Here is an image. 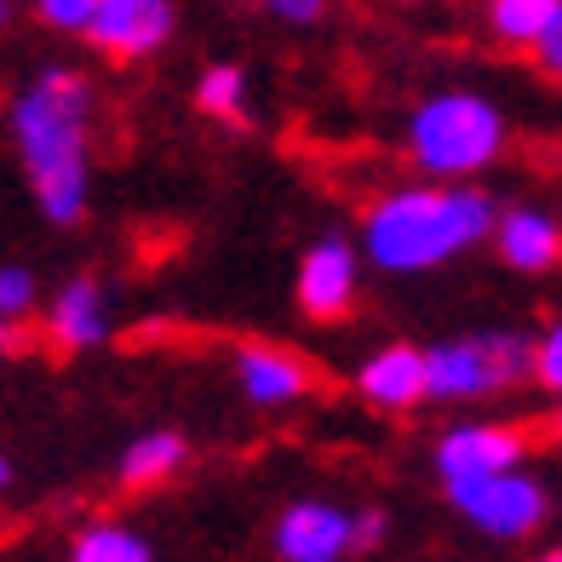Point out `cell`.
I'll return each instance as SVG.
<instances>
[{
	"instance_id": "ffe728a7",
	"label": "cell",
	"mask_w": 562,
	"mask_h": 562,
	"mask_svg": "<svg viewBox=\"0 0 562 562\" xmlns=\"http://www.w3.org/2000/svg\"><path fill=\"white\" fill-rule=\"evenodd\" d=\"M533 379H540V385L562 402V316L546 327L540 339H533Z\"/></svg>"
},
{
	"instance_id": "52a82bcc",
	"label": "cell",
	"mask_w": 562,
	"mask_h": 562,
	"mask_svg": "<svg viewBox=\"0 0 562 562\" xmlns=\"http://www.w3.org/2000/svg\"><path fill=\"white\" fill-rule=\"evenodd\" d=\"M437 476L448 482H471V476H494V471H517L528 459V430L499 425V419H465L448 425L437 437Z\"/></svg>"
},
{
	"instance_id": "9c48e42d",
	"label": "cell",
	"mask_w": 562,
	"mask_h": 562,
	"mask_svg": "<svg viewBox=\"0 0 562 562\" xmlns=\"http://www.w3.org/2000/svg\"><path fill=\"white\" fill-rule=\"evenodd\" d=\"M356 551V510L327 499H299L276 522V557L281 562H345Z\"/></svg>"
},
{
	"instance_id": "ac0fdd59",
	"label": "cell",
	"mask_w": 562,
	"mask_h": 562,
	"mask_svg": "<svg viewBox=\"0 0 562 562\" xmlns=\"http://www.w3.org/2000/svg\"><path fill=\"white\" fill-rule=\"evenodd\" d=\"M41 311V281L30 265H0V322H23Z\"/></svg>"
},
{
	"instance_id": "7c38bea8",
	"label": "cell",
	"mask_w": 562,
	"mask_h": 562,
	"mask_svg": "<svg viewBox=\"0 0 562 562\" xmlns=\"http://www.w3.org/2000/svg\"><path fill=\"white\" fill-rule=\"evenodd\" d=\"M494 252L517 276H551L562 265V218L546 207H499Z\"/></svg>"
},
{
	"instance_id": "5bb4252c",
	"label": "cell",
	"mask_w": 562,
	"mask_h": 562,
	"mask_svg": "<svg viewBox=\"0 0 562 562\" xmlns=\"http://www.w3.org/2000/svg\"><path fill=\"white\" fill-rule=\"evenodd\" d=\"M178 465H184V437L178 430H144V437L126 442L115 476H121V488H156Z\"/></svg>"
},
{
	"instance_id": "8992f818",
	"label": "cell",
	"mask_w": 562,
	"mask_h": 562,
	"mask_svg": "<svg viewBox=\"0 0 562 562\" xmlns=\"http://www.w3.org/2000/svg\"><path fill=\"white\" fill-rule=\"evenodd\" d=\"M362 270H368V252L362 241L339 236V229H327L304 247V259L293 270V299L299 311L311 322H345L356 311V299H362Z\"/></svg>"
},
{
	"instance_id": "2e32d148",
	"label": "cell",
	"mask_w": 562,
	"mask_h": 562,
	"mask_svg": "<svg viewBox=\"0 0 562 562\" xmlns=\"http://www.w3.org/2000/svg\"><path fill=\"white\" fill-rule=\"evenodd\" d=\"M195 110L207 121H224V126L247 121V69L241 64H207L195 75Z\"/></svg>"
},
{
	"instance_id": "8fae6325",
	"label": "cell",
	"mask_w": 562,
	"mask_h": 562,
	"mask_svg": "<svg viewBox=\"0 0 562 562\" xmlns=\"http://www.w3.org/2000/svg\"><path fill=\"white\" fill-rule=\"evenodd\" d=\"M46 339H53L58 350H98L110 339V293L98 276H69L53 288V299H46Z\"/></svg>"
},
{
	"instance_id": "e0dca14e",
	"label": "cell",
	"mask_w": 562,
	"mask_h": 562,
	"mask_svg": "<svg viewBox=\"0 0 562 562\" xmlns=\"http://www.w3.org/2000/svg\"><path fill=\"white\" fill-rule=\"evenodd\" d=\"M69 562H156V557H149V546L138 540L133 528H121V522H92V528L75 533Z\"/></svg>"
},
{
	"instance_id": "9a60e30c",
	"label": "cell",
	"mask_w": 562,
	"mask_h": 562,
	"mask_svg": "<svg viewBox=\"0 0 562 562\" xmlns=\"http://www.w3.org/2000/svg\"><path fill=\"white\" fill-rule=\"evenodd\" d=\"M562 0H488V35L499 46H510V53H533V41H540L551 30Z\"/></svg>"
},
{
	"instance_id": "30bf717a",
	"label": "cell",
	"mask_w": 562,
	"mask_h": 562,
	"mask_svg": "<svg viewBox=\"0 0 562 562\" xmlns=\"http://www.w3.org/2000/svg\"><path fill=\"white\" fill-rule=\"evenodd\" d=\"M356 396L379 414H407V407L430 402V373H425V350L419 345H379L362 356L356 368Z\"/></svg>"
},
{
	"instance_id": "3957f363",
	"label": "cell",
	"mask_w": 562,
	"mask_h": 562,
	"mask_svg": "<svg viewBox=\"0 0 562 562\" xmlns=\"http://www.w3.org/2000/svg\"><path fill=\"white\" fill-rule=\"evenodd\" d=\"M510 144V121L494 98H482L471 87H437L425 92L402 121V149L414 161L419 178H448L465 184L482 178Z\"/></svg>"
},
{
	"instance_id": "d6986e66",
	"label": "cell",
	"mask_w": 562,
	"mask_h": 562,
	"mask_svg": "<svg viewBox=\"0 0 562 562\" xmlns=\"http://www.w3.org/2000/svg\"><path fill=\"white\" fill-rule=\"evenodd\" d=\"M104 0H35V18L46 30H64V35H87V23L98 18Z\"/></svg>"
},
{
	"instance_id": "f546056e",
	"label": "cell",
	"mask_w": 562,
	"mask_h": 562,
	"mask_svg": "<svg viewBox=\"0 0 562 562\" xmlns=\"http://www.w3.org/2000/svg\"><path fill=\"white\" fill-rule=\"evenodd\" d=\"M247 7H270V0H247Z\"/></svg>"
},
{
	"instance_id": "44dd1931",
	"label": "cell",
	"mask_w": 562,
	"mask_h": 562,
	"mask_svg": "<svg viewBox=\"0 0 562 562\" xmlns=\"http://www.w3.org/2000/svg\"><path fill=\"white\" fill-rule=\"evenodd\" d=\"M528 58H533V69H540L546 81H562V7H557V18H551V30L533 41Z\"/></svg>"
},
{
	"instance_id": "7a4b0ae2",
	"label": "cell",
	"mask_w": 562,
	"mask_h": 562,
	"mask_svg": "<svg viewBox=\"0 0 562 562\" xmlns=\"http://www.w3.org/2000/svg\"><path fill=\"white\" fill-rule=\"evenodd\" d=\"M499 201L482 184H391L362 207V252L379 276H430L459 252L494 241Z\"/></svg>"
},
{
	"instance_id": "d4e9b609",
	"label": "cell",
	"mask_w": 562,
	"mask_h": 562,
	"mask_svg": "<svg viewBox=\"0 0 562 562\" xmlns=\"http://www.w3.org/2000/svg\"><path fill=\"white\" fill-rule=\"evenodd\" d=\"M0 350H12V322H0Z\"/></svg>"
},
{
	"instance_id": "4316f807",
	"label": "cell",
	"mask_w": 562,
	"mask_h": 562,
	"mask_svg": "<svg viewBox=\"0 0 562 562\" xmlns=\"http://www.w3.org/2000/svg\"><path fill=\"white\" fill-rule=\"evenodd\" d=\"M7 482H12V465H7V459H0V488H7Z\"/></svg>"
},
{
	"instance_id": "484cf974",
	"label": "cell",
	"mask_w": 562,
	"mask_h": 562,
	"mask_svg": "<svg viewBox=\"0 0 562 562\" xmlns=\"http://www.w3.org/2000/svg\"><path fill=\"white\" fill-rule=\"evenodd\" d=\"M533 562H562V546H557V551H540V557H533Z\"/></svg>"
},
{
	"instance_id": "f1b7e54d",
	"label": "cell",
	"mask_w": 562,
	"mask_h": 562,
	"mask_svg": "<svg viewBox=\"0 0 562 562\" xmlns=\"http://www.w3.org/2000/svg\"><path fill=\"white\" fill-rule=\"evenodd\" d=\"M396 7H425V0H396Z\"/></svg>"
},
{
	"instance_id": "277c9868",
	"label": "cell",
	"mask_w": 562,
	"mask_h": 562,
	"mask_svg": "<svg viewBox=\"0 0 562 562\" xmlns=\"http://www.w3.org/2000/svg\"><path fill=\"white\" fill-rule=\"evenodd\" d=\"M425 373H430V402H488L533 379V339L505 334V327L442 339L425 350Z\"/></svg>"
},
{
	"instance_id": "cb8c5ba5",
	"label": "cell",
	"mask_w": 562,
	"mask_h": 562,
	"mask_svg": "<svg viewBox=\"0 0 562 562\" xmlns=\"http://www.w3.org/2000/svg\"><path fill=\"white\" fill-rule=\"evenodd\" d=\"M12 18H18V12H12V0H0V35L12 30Z\"/></svg>"
},
{
	"instance_id": "83f0119b",
	"label": "cell",
	"mask_w": 562,
	"mask_h": 562,
	"mask_svg": "<svg viewBox=\"0 0 562 562\" xmlns=\"http://www.w3.org/2000/svg\"><path fill=\"white\" fill-rule=\"evenodd\" d=\"M551 430H557V437H562V402H557V414H551Z\"/></svg>"
},
{
	"instance_id": "603a6c76",
	"label": "cell",
	"mask_w": 562,
	"mask_h": 562,
	"mask_svg": "<svg viewBox=\"0 0 562 562\" xmlns=\"http://www.w3.org/2000/svg\"><path fill=\"white\" fill-rule=\"evenodd\" d=\"M379 540H385V517L379 510H356V551H368Z\"/></svg>"
},
{
	"instance_id": "ba28073f",
	"label": "cell",
	"mask_w": 562,
	"mask_h": 562,
	"mask_svg": "<svg viewBox=\"0 0 562 562\" xmlns=\"http://www.w3.org/2000/svg\"><path fill=\"white\" fill-rule=\"evenodd\" d=\"M172 30H178L172 0H104L98 18L87 23V41L115 64H144L172 41Z\"/></svg>"
},
{
	"instance_id": "6da1fadb",
	"label": "cell",
	"mask_w": 562,
	"mask_h": 562,
	"mask_svg": "<svg viewBox=\"0 0 562 562\" xmlns=\"http://www.w3.org/2000/svg\"><path fill=\"white\" fill-rule=\"evenodd\" d=\"M92 115L98 92L75 64H46L12 92L7 133L30 195L53 229H75L92 201Z\"/></svg>"
},
{
	"instance_id": "5b68a950",
	"label": "cell",
	"mask_w": 562,
	"mask_h": 562,
	"mask_svg": "<svg viewBox=\"0 0 562 562\" xmlns=\"http://www.w3.org/2000/svg\"><path fill=\"white\" fill-rule=\"evenodd\" d=\"M453 510L471 528L494 533V540H528L533 528L551 517V494L540 476L517 471H494V476H471V482H448Z\"/></svg>"
},
{
	"instance_id": "7402d4cb",
	"label": "cell",
	"mask_w": 562,
	"mask_h": 562,
	"mask_svg": "<svg viewBox=\"0 0 562 562\" xmlns=\"http://www.w3.org/2000/svg\"><path fill=\"white\" fill-rule=\"evenodd\" d=\"M327 7L334 0H270L265 12H276L281 23H316V18H327Z\"/></svg>"
},
{
	"instance_id": "4fadbf2b",
	"label": "cell",
	"mask_w": 562,
	"mask_h": 562,
	"mask_svg": "<svg viewBox=\"0 0 562 562\" xmlns=\"http://www.w3.org/2000/svg\"><path fill=\"white\" fill-rule=\"evenodd\" d=\"M236 385L252 407H288L311 391V362L281 345H241L236 350Z\"/></svg>"
}]
</instances>
